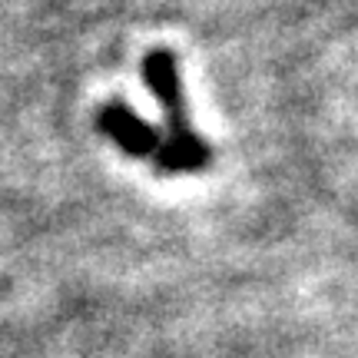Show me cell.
Returning a JSON list of instances; mask_svg holds the SVG:
<instances>
[{
	"label": "cell",
	"mask_w": 358,
	"mask_h": 358,
	"mask_svg": "<svg viewBox=\"0 0 358 358\" xmlns=\"http://www.w3.org/2000/svg\"><path fill=\"white\" fill-rule=\"evenodd\" d=\"M143 83L153 90L156 103L163 106V120H166V140L156 153V169L163 176H189V173L206 169L213 163V150L189 123L176 53L169 47H153L143 57Z\"/></svg>",
	"instance_id": "cell-1"
},
{
	"label": "cell",
	"mask_w": 358,
	"mask_h": 358,
	"mask_svg": "<svg viewBox=\"0 0 358 358\" xmlns=\"http://www.w3.org/2000/svg\"><path fill=\"white\" fill-rule=\"evenodd\" d=\"M96 127H100V133L106 136V140H113L123 153L136 156V159H146V156H153L156 159L159 146H163L156 127H150V123H146V120L123 100L106 103V106L100 110V116H96Z\"/></svg>",
	"instance_id": "cell-2"
}]
</instances>
